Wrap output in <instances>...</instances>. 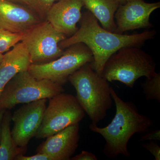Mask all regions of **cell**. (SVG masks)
<instances>
[{
    "label": "cell",
    "instance_id": "6da1fadb",
    "mask_svg": "<svg viewBox=\"0 0 160 160\" xmlns=\"http://www.w3.org/2000/svg\"><path fill=\"white\" fill-rule=\"evenodd\" d=\"M80 21V28L74 34L61 41L59 46L64 49L76 43H84L92 52V68L101 75L104 65L112 55L124 47H141L147 41L154 39L156 34L155 30L131 35L111 32L101 27L97 19L89 10L82 13Z\"/></svg>",
    "mask_w": 160,
    "mask_h": 160
},
{
    "label": "cell",
    "instance_id": "7a4b0ae2",
    "mask_svg": "<svg viewBox=\"0 0 160 160\" xmlns=\"http://www.w3.org/2000/svg\"><path fill=\"white\" fill-rule=\"evenodd\" d=\"M110 92L116 106L114 118L106 127L101 128L91 123L89 128L106 141L103 152L107 158H114L120 155L129 157V140L135 133L149 131L153 122L147 116L140 113L134 103L122 99L112 87Z\"/></svg>",
    "mask_w": 160,
    "mask_h": 160
},
{
    "label": "cell",
    "instance_id": "3957f363",
    "mask_svg": "<svg viewBox=\"0 0 160 160\" xmlns=\"http://www.w3.org/2000/svg\"><path fill=\"white\" fill-rule=\"evenodd\" d=\"M68 81L76 91L78 102L97 125L105 118L112 104L109 82L86 63L69 77Z\"/></svg>",
    "mask_w": 160,
    "mask_h": 160
},
{
    "label": "cell",
    "instance_id": "277c9868",
    "mask_svg": "<svg viewBox=\"0 0 160 160\" xmlns=\"http://www.w3.org/2000/svg\"><path fill=\"white\" fill-rule=\"evenodd\" d=\"M156 67L152 58L140 47H124L106 61L101 75L109 82L118 81L132 88L139 78L155 72Z\"/></svg>",
    "mask_w": 160,
    "mask_h": 160
},
{
    "label": "cell",
    "instance_id": "5b68a950",
    "mask_svg": "<svg viewBox=\"0 0 160 160\" xmlns=\"http://www.w3.org/2000/svg\"><path fill=\"white\" fill-rule=\"evenodd\" d=\"M63 91L62 85L46 79H38L25 70L16 75L5 86L0 96V108L12 109L18 104L50 98Z\"/></svg>",
    "mask_w": 160,
    "mask_h": 160
},
{
    "label": "cell",
    "instance_id": "8992f818",
    "mask_svg": "<svg viewBox=\"0 0 160 160\" xmlns=\"http://www.w3.org/2000/svg\"><path fill=\"white\" fill-rule=\"evenodd\" d=\"M92 61L93 55L89 47L78 43L66 48L61 57L52 62L31 64L28 71L38 79H46L62 86L80 67Z\"/></svg>",
    "mask_w": 160,
    "mask_h": 160
},
{
    "label": "cell",
    "instance_id": "52a82bcc",
    "mask_svg": "<svg viewBox=\"0 0 160 160\" xmlns=\"http://www.w3.org/2000/svg\"><path fill=\"white\" fill-rule=\"evenodd\" d=\"M85 116V111L76 97L63 92L59 93L49 98L35 137H49L68 126L79 123Z\"/></svg>",
    "mask_w": 160,
    "mask_h": 160
},
{
    "label": "cell",
    "instance_id": "ba28073f",
    "mask_svg": "<svg viewBox=\"0 0 160 160\" xmlns=\"http://www.w3.org/2000/svg\"><path fill=\"white\" fill-rule=\"evenodd\" d=\"M66 38L45 20L25 33L22 42L29 52L31 64H42L62 55L64 50L59 44Z\"/></svg>",
    "mask_w": 160,
    "mask_h": 160
},
{
    "label": "cell",
    "instance_id": "9c48e42d",
    "mask_svg": "<svg viewBox=\"0 0 160 160\" xmlns=\"http://www.w3.org/2000/svg\"><path fill=\"white\" fill-rule=\"evenodd\" d=\"M47 99L26 103L17 109L11 119L13 127L12 137L16 146L26 148L32 137H35L42 121Z\"/></svg>",
    "mask_w": 160,
    "mask_h": 160
},
{
    "label": "cell",
    "instance_id": "30bf717a",
    "mask_svg": "<svg viewBox=\"0 0 160 160\" xmlns=\"http://www.w3.org/2000/svg\"><path fill=\"white\" fill-rule=\"evenodd\" d=\"M160 8V2L127 0L125 4H120L115 13L117 25L115 33L122 34L126 32L153 27L149 22L150 15Z\"/></svg>",
    "mask_w": 160,
    "mask_h": 160
},
{
    "label": "cell",
    "instance_id": "8fae6325",
    "mask_svg": "<svg viewBox=\"0 0 160 160\" xmlns=\"http://www.w3.org/2000/svg\"><path fill=\"white\" fill-rule=\"evenodd\" d=\"M44 20L37 12L26 6L7 0H0V29L25 33Z\"/></svg>",
    "mask_w": 160,
    "mask_h": 160
},
{
    "label": "cell",
    "instance_id": "7c38bea8",
    "mask_svg": "<svg viewBox=\"0 0 160 160\" xmlns=\"http://www.w3.org/2000/svg\"><path fill=\"white\" fill-rule=\"evenodd\" d=\"M79 139V125L77 123L47 138L37 151L47 155L52 160H71L77 149Z\"/></svg>",
    "mask_w": 160,
    "mask_h": 160
},
{
    "label": "cell",
    "instance_id": "4fadbf2b",
    "mask_svg": "<svg viewBox=\"0 0 160 160\" xmlns=\"http://www.w3.org/2000/svg\"><path fill=\"white\" fill-rule=\"evenodd\" d=\"M83 6L82 0H59L47 12L46 20L57 31L71 36L78 29L77 24L82 18Z\"/></svg>",
    "mask_w": 160,
    "mask_h": 160
},
{
    "label": "cell",
    "instance_id": "5bb4252c",
    "mask_svg": "<svg viewBox=\"0 0 160 160\" xmlns=\"http://www.w3.org/2000/svg\"><path fill=\"white\" fill-rule=\"evenodd\" d=\"M31 64L29 52L22 42L4 54L0 64V96L7 83L18 72L28 70Z\"/></svg>",
    "mask_w": 160,
    "mask_h": 160
},
{
    "label": "cell",
    "instance_id": "9a60e30c",
    "mask_svg": "<svg viewBox=\"0 0 160 160\" xmlns=\"http://www.w3.org/2000/svg\"><path fill=\"white\" fill-rule=\"evenodd\" d=\"M84 6L99 21L104 29L115 32L114 15L120 5L116 0H82Z\"/></svg>",
    "mask_w": 160,
    "mask_h": 160
},
{
    "label": "cell",
    "instance_id": "2e32d148",
    "mask_svg": "<svg viewBox=\"0 0 160 160\" xmlns=\"http://www.w3.org/2000/svg\"><path fill=\"white\" fill-rule=\"evenodd\" d=\"M12 116L6 110L2 121L0 136V160H13L18 155L22 154L24 148L16 146L12 137L10 123Z\"/></svg>",
    "mask_w": 160,
    "mask_h": 160
},
{
    "label": "cell",
    "instance_id": "e0dca14e",
    "mask_svg": "<svg viewBox=\"0 0 160 160\" xmlns=\"http://www.w3.org/2000/svg\"><path fill=\"white\" fill-rule=\"evenodd\" d=\"M146 100H157L160 102V73L155 72L141 84Z\"/></svg>",
    "mask_w": 160,
    "mask_h": 160
},
{
    "label": "cell",
    "instance_id": "ac0fdd59",
    "mask_svg": "<svg viewBox=\"0 0 160 160\" xmlns=\"http://www.w3.org/2000/svg\"><path fill=\"white\" fill-rule=\"evenodd\" d=\"M25 34L0 29V52L4 53L9 51L11 48L22 42Z\"/></svg>",
    "mask_w": 160,
    "mask_h": 160
},
{
    "label": "cell",
    "instance_id": "d6986e66",
    "mask_svg": "<svg viewBox=\"0 0 160 160\" xmlns=\"http://www.w3.org/2000/svg\"><path fill=\"white\" fill-rule=\"evenodd\" d=\"M7 1L26 6L27 8L35 12L43 19L46 20L45 16L43 14L35 0H7Z\"/></svg>",
    "mask_w": 160,
    "mask_h": 160
},
{
    "label": "cell",
    "instance_id": "ffe728a7",
    "mask_svg": "<svg viewBox=\"0 0 160 160\" xmlns=\"http://www.w3.org/2000/svg\"><path fill=\"white\" fill-rule=\"evenodd\" d=\"M142 146L153 156L155 160H160V147L156 141H150L149 143L142 144Z\"/></svg>",
    "mask_w": 160,
    "mask_h": 160
},
{
    "label": "cell",
    "instance_id": "44dd1931",
    "mask_svg": "<svg viewBox=\"0 0 160 160\" xmlns=\"http://www.w3.org/2000/svg\"><path fill=\"white\" fill-rule=\"evenodd\" d=\"M15 160H52L51 158L46 154L37 152L34 155L27 156L22 154L18 155Z\"/></svg>",
    "mask_w": 160,
    "mask_h": 160
},
{
    "label": "cell",
    "instance_id": "7402d4cb",
    "mask_svg": "<svg viewBox=\"0 0 160 160\" xmlns=\"http://www.w3.org/2000/svg\"><path fill=\"white\" fill-rule=\"evenodd\" d=\"M46 18L47 12L59 0H35Z\"/></svg>",
    "mask_w": 160,
    "mask_h": 160
},
{
    "label": "cell",
    "instance_id": "603a6c76",
    "mask_svg": "<svg viewBox=\"0 0 160 160\" xmlns=\"http://www.w3.org/2000/svg\"><path fill=\"white\" fill-rule=\"evenodd\" d=\"M160 130L159 129L153 130L149 132V131L145 133L141 137L139 141L143 142L146 141H160Z\"/></svg>",
    "mask_w": 160,
    "mask_h": 160
},
{
    "label": "cell",
    "instance_id": "cb8c5ba5",
    "mask_svg": "<svg viewBox=\"0 0 160 160\" xmlns=\"http://www.w3.org/2000/svg\"><path fill=\"white\" fill-rule=\"evenodd\" d=\"M72 160H97L98 158L95 155L88 151H82L80 154L73 157L71 159Z\"/></svg>",
    "mask_w": 160,
    "mask_h": 160
},
{
    "label": "cell",
    "instance_id": "d4e9b609",
    "mask_svg": "<svg viewBox=\"0 0 160 160\" xmlns=\"http://www.w3.org/2000/svg\"><path fill=\"white\" fill-rule=\"evenodd\" d=\"M6 111V109H2V108H0V136H1V128H2V121L3 116H4V113H5V111Z\"/></svg>",
    "mask_w": 160,
    "mask_h": 160
},
{
    "label": "cell",
    "instance_id": "484cf974",
    "mask_svg": "<svg viewBox=\"0 0 160 160\" xmlns=\"http://www.w3.org/2000/svg\"><path fill=\"white\" fill-rule=\"evenodd\" d=\"M116 1H117L120 4H124L126 2L127 0H116Z\"/></svg>",
    "mask_w": 160,
    "mask_h": 160
},
{
    "label": "cell",
    "instance_id": "4316f807",
    "mask_svg": "<svg viewBox=\"0 0 160 160\" xmlns=\"http://www.w3.org/2000/svg\"><path fill=\"white\" fill-rule=\"evenodd\" d=\"M4 54L3 53H1L0 52V64L2 63V61L3 59V58H4Z\"/></svg>",
    "mask_w": 160,
    "mask_h": 160
}]
</instances>
